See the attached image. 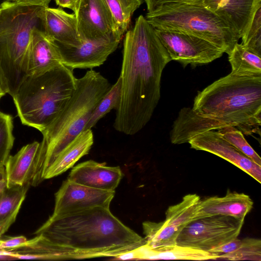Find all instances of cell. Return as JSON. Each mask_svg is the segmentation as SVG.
<instances>
[{
	"label": "cell",
	"instance_id": "1",
	"mask_svg": "<svg viewBox=\"0 0 261 261\" xmlns=\"http://www.w3.org/2000/svg\"><path fill=\"white\" fill-rule=\"evenodd\" d=\"M171 60L153 27L142 15L123 41L121 98L113 127L133 135L150 120L161 97L163 70Z\"/></svg>",
	"mask_w": 261,
	"mask_h": 261
},
{
	"label": "cell",
	"instance_id": "2",
	"mask_svg": "<svg viewBox=\"0 0 261 261\" xmlns=\"http://www.w3.org/2000/svg\"><path fill=\"white\" fill-rule=\"evenodd\" d=\"M34 234L73 248L88 258H117L146 244L144 238L123 224L110 208L103 207L50 216Z\"/></svg>",
	"mask_w": 261,
	"mask_h": 261
},
{
	"label": "cell",
	"instance_id": "3",
	"mask_svg": "<svg viewBox=\"0 0 261 261\" xmlns=\"http://www.w3.org/2000/svg\"><path fill=\"white\" fill-rule=\"evenodd\" d=\"M192 109L200 116L233 126L246 135L260 136L261 76L230 73L198 91Z\"/></svg>",
	"mask_w": 261,
	"mask_h": 261
},
{
	"label": "cell",
	"instance_id": "4",
	"mask_svg": "<svg viewBox=\"0 0 261 261\" xmlns=\"http://www.w3.org/2000/svg\"><path fill=\"white\" fill-rule=\"evenodd\" d=\"M111 87L93 69L76 79V88L65 106L43 133L37 154L35 175L41 178L59 154L83 131L101 98Z\"/></svg>",
	"mask_w": 261,
	"mask_h": 261
},
{
	"label": "cell",
	"instance_id": "5",
	"mask_svg": "<svg viewBox=\"0 0 261 261\" xmlns=\"http://www.w3.org/2000/svg\"><path fill=\"white\" fill-rule=\"evenodd\" d=\"M45 8L13 1L0 5V80L6 93L12 97L28 76L27 60L34 31L45 32Z\"/></svg>",
	"mask_w": 261,
	"mask_h": 261
},
{
	"label": "cell",
	"instance_id": "6",
	"mask_svg": "<svg viewBox=\"0 0 261 261\" xmlns=\"http://www.w3.org/2000/svg\"><path fill=\"white\" fill-rule=\"evenodd\" d=\"M73 70L63 64L28 75L12 96L21 123L41 133L58 117L76 88Z\"/></svg>",
	"mask_w": 261,
	"mask_h": 261
},
{
	"label": "cell",
	"instance_id": "7",
	"mask_svg": "<svg viewBox=\"0 0 261 261\" xmlns=\"http://www.w3.org/2000/svg\"><path fill=\"white\" fill-rule=\"evenodd\" d=\"M145 18L155 29L198 37L227 55L239 40L224 21L202 5L165 4L147 13Z\"/></svg>",
	"mask_w": 261,
	"mask_h": 261
},
{
	"label": "cell",
	"instance_id": "8",
	"mask_svg": "<svg viewBox=\"0 0 261 261\" xmlns=\"http://www.w3.org/2000/svg\"><path fill=\"white\" fill-rule=\"evenodd\" d=\"M244 220L223 215L199 218L181 230L176 244L210 252L237 239Z\"/></svg>",
	"mask_w": 261,
	"mask_h": 261
},
{
	"label": "cell",
	"instance_id": "9",
	"mask_svg": "<svg viewBox=\"0 0 261 261\" xmlns=\"http://www.w3.org/2000/svg\"><path fill=\"white\" fill-rule=\"evenodd\" d=\"M171 60L188 65L206 64L220 58L224 52L212 43L186 33L155 29Z\"/></svg>",
	"mask_w": 261,
	"mask_h": 261
},
{
	"label": "cell",
	"instance_id": "10",
	"mask_svg": "<svg viewBox=\"0 0 261 261\" xmlns=\"http://www.w3.org/2000/svg\"><path fill=\"white\" fill-rule=\"evenodd\" d=\"M122 36L118 32H114L110 36L100 40L82 41L81 44L76 47L54 42L64 65L72 70L91 69L105 62L117 48Z\"/></svg>",
	"mask_w": 261,
	"mask_h": 261
},
{
	"label": "cell",
	"instance_id": "11",
	"mask_svg": "<svg viewBox=\"0 0 261 261\" xmlns=\"http://www.w3.org/2000/svg\"><path fill=\"white\" fill-rule=\"evenodd\" d=\"M115 191L94 189L67 179L55 194L54 212L56 217L95 207L110 208Z\"/></svg>",
	"mask_w": 261,
	"mask_h": 261
},
{
	"label": "cell",
	"instance_id": "12",
	"mask_svg": "<svg viewBox=\"0 0 261 261\" xmlns=\"http://www.w3.org/2000/svg\"><path fill=\"white\" fill-rule=\"evenodd\" d=\"M74 13L81 41L100 40L116 32L112 15L104 0H80Z\"/></svg>",
	"mask_w": 261,
	"mask_h": 261
},
{
	"label": "cell",
	"instance_id": "13",
	"mask_svg": "<svg viewBox=\"0 0 261 261\" xmlns=\"http://www.w3.org/2000/svg\"><path fill=\"white\" fill-rule=\"evenodd\" d=\"M191 148L207 151L220 156L261 182V166L237 149L217 130H210L192 138Z\"/></svg>",
	"mask_w": 261,
	"mask_h": 261
},
{
	"label": "cell",
	"instance_id": "14",
	"mask_svg": "<svg viewBox=\"0 0 261 261\" xmlns=\"http://www.w3.org/2000/svg\"><path fill=\"white\" fill-rule=\"evenodd\" d=\"M202 4L224 21L240 39L261 7V0H202Z\"/></svg>",
	"mask_w": 261,
	"mask_h": 261
},
{
	"label": "cell",
	"instance_id": "15",
	"mask_svg": "<svg viewBox=\"0 0 261 261\" xmlns=\"http://www.w3.org/2000/svg\"><path fill=\"white\" fill-rule=\"evenodd\" d=\"M0 256L16 259L67 260L85 259L84 254L64 246L53 243L41 235H36L24 245L8 250H0Z\"/></svg>",
	"mask_w": 261,
	"mask_h": 261
},
{
	"label": "cell",
	"instance_id": "16",
	"mask_svg": "<svg viewBox=\"0 0 261 261\" xmlns=\"http://www.w3.org/2000/svg\"><path fill=\"white\" fill-rule=\"evenodd\" d=\"M123 176L118 166H107L105 163L89 160L73 167L67 179L94 189L115 191Z\"/></svg>",
	"mask_w": 261,
	"mask_h": 261
},
{
	"label": "cell",
	"instance_id": "17",
	"mask_svg": "<svg viewBox=\"0 0 261 261\" xmlns=\"http://www.w3.org/2000/svg\"><path fill=\"white\" fill-rule=\"evenodd\" d=\"M62 64L53 40L42 30L34 31L27 60V75H37Z\"/></svg>",
	"mask_w": 261,
	"mask_h": 261
},
{
	"label": "cell",
	"instance_id": "18",
	"mask_svg": "<svg viewBox=\"0 0 261 261\" xmlns=\"http://www.w3.org/2000/svg\"><path fill=\"white\" fill-rule=\"evenodd\" d=\"M44 22L45 33L53 41L73 47L81 44L74 13H67L60 8L46 7Z\"/></svg>",
	"mask_w": 261,
	"mask_h": 261
},
{
	"label": "cell",
	"instance_id": "19",
	"mask_svg": "<svg viewBox=\"0 0 261 261\" xmlns=\"http://www.w3.org/2000/svg\"><path fill=\"white\" fill-rule=\"evenodd\" d=\"M253 204V202L249 196L228 190L223 197L213 196L201 200L198 219L215 215L245 219Z\"/></svg>",
	"mask_w": 261,
	"mask_h": 261
},
{
	"label": "cell",
	"instance_id": "20",
	"mask_svg": "<svg viewBox=\"0 0 261 261\" xmlns=\"http://www.w3.org/2000/svg\"><path fill=\"white\" fill-rule=\"evenodd\" d=\"M39 146L40 143L35 141L9 155L5 165L7 187L31 185Z\"/></svg>",
	"mask_w": 261,
	"mask_h": 261
},
{
	"label": "cell",
	"instance_id": "21",
	"mask_svg": "<svg viewBox=\"0 0 261 261\" xmlns=\"http://www.w3.org/2000/svg\"><path fill=\"white\" fill-rule=\"evenodd\" d=\"M93 142L91 129L83 131L59 154L43 175V180L58 176L72 167L89 153Z\"/></svg>",
	"mask_w": 261,
	"mask_h": 261
},
{
	"label": "cell",
	"instance_id": "22",
	"mask_svg": "<svg viewBox=\"0 0 261 261\" xmlns=\"http://www.w3.org/2000/svg\"><path fill=\"white\" fill-rule=\"evenodd\" d=\"M134 258L145 259L217 260L214 253L177 244L149 248L145 244L133 251Z\"/></svg>",
	"mask_w": 261,
	"mask_h": 261
},
{
	"label": "cell",
	"instance_id": "23",
	"mask_svg": "<svg viewBox=\"0 0 261 261\" xmlns=\"http://www.w3.org/2000/svg\"><path fill=\"white\" fill-rule=\"evenodd\" d=\"M30 185L6 187L0 194V238L15 222Z\"/></svg>",
	"mask_w": 261,
	"mask_h": 261
},
{
	"label": "cell",
	"instance_id": "24",
	"mask_svg": "<svg viewBox=\"0 0 261 261\" xmlns=\"http://www.w3.org/2000/svg\"><path fill=\"white\" fill-rule=\"evenodd\" d=\"M228 55L231 73L241 76H261V56L237 43Z\"/></svg>",
	"mask_w": 261,
	"mask_h": 261
},
{
	"label": "cell",
	"instance_id": "25",
	"mask_svg": "<svg viewBox=\"0 0 261 261\" xmlns=\"http://www.w3.org/2000/svg\"><path fill=\"white\" fill-rule=\"evenodd\" d=\"M201 201L196 194L186 195L181 202L168 207L165 222L181 231L190 223L198 219Z\"/></svg>",
	"mask_w": 261,
	"mask_h": 261
},
{
	"label": "cell",
	"instance_id": "26",
	"mask_svg": "<svg viewBox=\"0 0 261 261\" xmlns=\"http://www.w3.org/2000/svg\"><path fill=\"white\" fill-rule=\"evenodd\" d=\"M145 245L149 248H156L176 244L177 238L181 231L164 221L143 223Z\"/></svg>",
	"mask_w": 261,
	"mask_h": 261
},
{
	"label": "cell",
	"instance_id": "27",
	"mask_svg": "<svg viewBox=\"0 0 261 261\" xmlns=\"http://www.w3.org/2000/svg\"><path fill=\"white\" fill-rule=\"evenodd\" d=\"M113 16L115 30L122 35L127 30L132 15L143 0H104Z\"/></svg>",
	"mask_w": 261,
	"mask_h": 261
},
{
	"label": "cell",
	"instance_id": "28",
	"mask_svg": "<svg viewBox=\"0 0 261 261\" xmlns=\"http://www.w3.org/2000/svg\"><path fill=\"white\" fill-rule=\"evenodd\" d=\"M121 80L119 76L111 86L97 105L85 127V130L91 129L98 121L112 110L118 109L121 98Z\"/></svg>",
	"mask_w": 261,
	"mask_h": 261
},
{
	"label": "cell",
	"instance_id": "29",
	"mask_svg": "<svg viewBox=\"0 0 261 261\" xmlns=\"http://www.w3.org/2000/svg\"><path fill=\"white\" fill-rule=\"evenodd\" d=\"M217 131L237 149L261 166V159L245 139L243 134L236 127L227 125Z\"/></svg>",
	"mask_w": 261,
	"mask_h": 261
},
{
	"label": "cell",
	"instance_id": "30",
	"mask_svg": "<svg viewBox=\"0 0 261 261\" xmlns=\"http://www.w3.org/2000/svg\"><path fill=\"white\" fill-rule=\"evenodd\" d=\"M230 260H261V241L254 238L241 240L237 249L233 252L221 255L218 259Z\"/></svg>",
	"mask_w": 261,
	"mask_h": 261
},
{
	"label": "cell",
	"instance_id": "31",
	"mask_svg": "<svg viewBox=\"0 0 261 261\" xmlns=\"http://www.w3.org/2000/svg\"><path fill=\"white\" fill-rule=\"evenodd\" d=\"M13 118L1 113L0 115V168L4 167L10 155L14 137L13 134Z\"/></svg>",
	"mask_w": 261,
	"mask_h": 261
},
{
	"label": "cell",
	"instance_id": "32",
	"mask_svg": "<svg viewBox=\"0 0 261 261\" xmlns=\"http://www.w3.org/2000/svg\"><path fill=\"white\" fill-rule=\"evenodd\" d=\"M241 38L243 45L261 56V7L256 10L250 26Z\"/></svg>",
	"mask_w": 261,
	"mask_h": 261
},
{
	"label": "cell",
	"instance_id": "33",
	"mask_svg": "<svg viewBox=\"0 0 261 261\" xmlns=\"http://www.w3.org/2000/svg\"><path fill=\"white\" fill-rule=\"evenodd\" d=\"M27 241V238L22 236L0 239V250H8L21 247Z\"/></svg>",
	"mask_w": 261,
	"mask_h": 261
},
{
	"label": "cell",
	"instance_id": "34",
	"mask_svg": "<svg viewBox=\"0 0 261 261\" xmlns=\"http://www.w3.org/2000/svg\"><path fill=\"white\" fill-rule=\"evenodd\" d=\"M147 8V13H150L160 6L168 3H186L194 4H202V0H144Z\"/></svg>",
	"mask_w": 261,
	"mask_h": 261
},
{
	"label": "cell",
	"instance_id": "35",
	"mask_svg": "<svg viewBox=\"0 0 261 261\" xmlns=\"http://www.w3.org/2000/svg\"><path fill=\"white\" fill-rule=\"evenodd\" d=\"M55 1L58 6L70 9L74 13L76 11L80 0H55Z\"/></svg>",
	"mask_w": 261,
	"mask_h": 261
},
{
	"label": "cell",
	"instance_id": "36",
	"mask_svg": "<svg viewBox=\"0 0 261 261\" xmlns=\"http://www.w3.org/2000/svg\"><path fill=\"white\" fill-rule=\"evenodd\" d=\"M51 0H17L15 2L27 5H35L48 7Z\"/></svg>",
	"mask_w": 261,
	"mask_h": 261
},
{
	"label": "cell",
	"instance_id": "37",
	"mask_svg": "<svg viewBox=\"0 0 261 261\" xmlns=\"http://www.w3.org/2000/svg\"><path fill=\"white\" fill-rule=\"evenodd\" d=\"M7 187L5 166L0 168V194Z\"/></svg>",
	"mask_w": 261,
	"mask_h": 261
},
{
	"label": "cell",
	"instance_id": "38",
	"mask_svg": "<svg viewBox=\"0 0 261 261\" xmlns=\"http://www.w3.org/2000/svg\"><path fill=\"white\" fill-rule=\"evenodd\" d=\"M6 94V92L3 87L1 81L0 80V99Z\"/></svg>",
	"mask_w": 261,
	"mask_h": 261
},
{
	"label": "cell",
	"instance_id": "39",
	"mask_svg": "<svg viewBox=\"0 0 261 261\" xmlns=\"http://www.w3.org/2000/svg\"><path fill=\"white\" fill-rule=\"evenodd\" d=\"M13 1V2H16L17 0H12Z\"/></svg>",
	"mask_w": 261,
	"mask_h": 261
},
{
	"label": "cell",
	"instance_id": "40",
	"mask_svg": "<svg viewBox=\"0 0 261 261\" xmlns=\"http://www.w3.org/2000/svg\"><path fill=\"white\" fill-rule=\"evenodd\" d=\"M1 113H2V112H0V115H1Z\"/></svg>",
	"mask_w": 261,
	"mask_h": 261
}]
</instances>
